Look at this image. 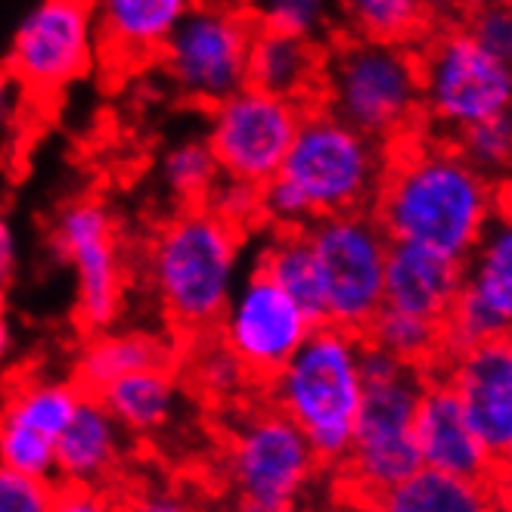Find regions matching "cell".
<instances>
[{
    "instance_id": "4dcf8cb0",
    "label": "cell",
    "mask_w": 512,
    "mask_h": 512,
    "mask_svg": "<svg viewBox=\"0 0 512 512\" xmlns=\"http://www.w3.org/2000/svg\"><path fill=\"white\" fill-rule=\"evenodd\" d=\"M249 13L261 32H274L317 47H326V35L336 25L333 7L323 4V0H267V4L249 7Z\"/></svg>"
},
{
    "instance_id": "277c9868",
    "label": "cell",
    "mask_w": 512,
    "mask_h": 512,
    "mask_svg": "<svg viewBox=\"0 0 512 512\" xmlns=\"http://www.w3.org/2000/svg\"><path fill=\"white\" fill-rule=\"evenodd\" d=\"M317 106L382 146L419 134L423 90L416 50L342 35L323 47Z\"/></svg>"
},
{
    "instance_id": "d4e9b609",
    "label": "cell",
    "mask_w": 512,
    "mask_h": 512,
    "mask_svg": "<svg viewBox=\"0 0 512 512\" xmlns=\"http://www.w3.org/2000/svg\"><path fill=\"white\" fill-rule=\"evenodd\" d=\"M500 481H472L419 469L373 506L379 512H500Z\"/></svg>"
},
{
    "instance_id": "44dd1931",
    "label": "cell",
    "mask_w": 512,
    "mask_h": 512,
    "mask_svg": "<svg viewBox=\"0 0 512 512\" xmlns=\"http://www.w3.org/2000/svg\"><path fill=\"white\" fill-rule=\"evenodd\" d=\"M187 7V0H106V4H94L97 56L115 66L153 63Z\"/></svg>"
},
{
    "instance_id": "ba28073f",
    "label": "cell",
    "mask_w": 512,
    "mask_h": 512,
    "mask_svg": "<svg viewBox=\"0 0 512 512\" xmlns=\"http://www.w3.org/2000/svg\"><path fill=\"white\" fill-rule=\"evenodd\" d=\"M423 376V370H407L391 382L364 388L351 450L339 466V481L354 503H376L423 469L413 441V416L423 395Z\"/></svg>"
},
{
    "instance_id": "30bf717a",
    "label": "cell",
    "mask_w": 512,
    "mask_h": 512,
    "mask_svg": "<svg viewBox=\"0 0 512 512\" xmlns=\"http://www.w3.org/2000/svg\"><path fill=\"white\" fill-rule=\"evenodd\" d=\"M230 410L224 469L236 500L295 503L320 472L305 435L264 398Z\"/></svg>"
},
{
    "instance_id": "ffe728a7",
    "label": "cell",
    "mask_w": 512,
    "mask_h": 512,
    "mask_svg": "<svg viewBox=\"0 0 512 512\" xmlns=\"http://www.w3.org/2000/svg\"><path fill=\"white\" fill-rule=\"evenodd\" d=\"M125 460V432L94 395H81L53 450L56 488H109Z\"/></svg>"
},
{
    "instance_id": "9c48e42d",
    "label": "cell",
    "mask_w": 512,
    "mask_h": 512,
    "mask_svg": "<svg viewBox=\"0 0 512 512\" xmlns=\"http://www.w3.org/2000/svg\"><path fill=\"white\" fill-rule=\"evenodd\" d=\"M255 32L249 7L190 4L168 35L159 63L180 94L212 109L246 87Z\"/></svg>"
},
{
    "instance_id": "836d02e7",
    "label": "cell",
    "mask_w": 512,
    "mask_h": 512,
    "mask_svg": "<svg viewBox=\"0 0 512 512\" xmlns=\"http://www.w3.org/2000/svg\"><path fill=\"white\" fill-rule=\"evenodd\" d=\"M261 224L267 230H308L314 224V215L289 180L283 174H277L274 180H267L261 187Z\"/></svg>"
},
{
    "instance_id": "f35d334b",
    "label": "cell",
    "mask_w": 512,
    "mask_h": 512,
    "mask_svg": "<svg viewBox=\"0 0 512 512\" xmlns=\"http://www.w3.org/2000/svg\"><path fill=\"white\" fill-rule=\"evenodd\" d=\"M16 267H19V239L13 221L0 212V301L10 292L16 280Z\"/></svg>"
},
{
    "instance_id": "8992f818",
    "label": "cell",
    "mask_w": 512,
    "mask_h": 512,
    "mask_svg": "<svg viewBox=\"0 0 512 512\" xmlns=\"http://www.w3.org/2000/svg\"><path fill=\"white\" fill-rule=\"evenodd\" d=\"M423 128L454 140L463 131L506 115L512 103V69L481 47L460 22H441L416 47Z\"/></svg>"
},
{
    "instance_id": "60d3db41",
    "label": "cell",
    "mask_w": 512,
    "mask_h": 512,
    "mask_svg": "<svg viewBox=\"0 0 512 512\" xmlns=\"http://www.w3.org/2000/svg\"><path fill=\"white\" fill-rule=\"evenodd\" d=\"M227 512H301L295 503H261V500H233Z\"/></svg>"
},
{
    "instance_id": "ac0fdd59",
    "label": "cell",
    "mask_w": 512,
    "mask_h": 512,
    "mask_svg": "<svg viewBox=\"0 0 512 512\" xmlns=\"http://www.w3.org/2000/svg\"><path fill=\"white\" fill-rule=\"evenodd\" d=\"M413 441L423 469L472 481H500L503 466L469 429L454 388L438 367L426 370L423 376V395H419L413 416Z\"/></svg>"
},
{
    "instance_id": "603a6c76",
    "label": "cell",
    "mask_w": 512,
    "mask_h": 512,
    "mask_svg": "<svg viewBox=\"0 0 512 512\" xmlns=\"http://www.w3.org/2000/svg\"><path fill=\"white\" fill-rule=\"evenodd\" d=\"M323 72V47L292 41L274 32H255L249 50L246 87L264 90L270 97H280L298 106H314L320 94Z\"/></svg>"
},
{
    "instance_id": "9a60e30c",
    "label": "cell",
    "mask_w": 512,
    "mask_h": 512,
    "mask_svg": "<svg viewBox=\"0 0 512 512\" xmlns=\"http://www.w3.org/2000/svg\"><path fill=\"white\" fill-rule=\"evenodd\" d=\"M512 326V224L509 212L478 239L466 258V280L454 308L441 323L444 357L478 345L506 342Z\"/></svg>"
},
{
    "instance_id": "f546056e",
    "label": "cell",
    "mask_w": 512,
    "mask_h": 512,
    "mask_svg": "<svg viewBox=\"0 0 512 512\" xmlns=\"http://www.w3.org/2000/svg\"><path fill=\"white\" fill-rule=\"evenodd\" d=\"M159 177L165 190L184 205V208H199L205 205L208 193L215 190L221 180V168L212 156V149L202 137L180 140L165 149L159 162Z\"/></svg>"
},
{
    "instance_id": "484cf974",
    "label": "cell",
    "mask_w": 512,
    "mask_h": 512,
    "mask_svg": "<svg viewBox=\"0 0 512 512\" xmlns=\"http://www.w3.org/2000/svg\"><path fill=\"white\" fill-rule=\"evenodd\" d=\"M252 270L264 274L283 295H289L317 326L323 323L320 277H317V264L305 239V230H286V233L267 230V236L255 249Z\"/></svg>"
},
{
    "instance_id": "cb8c5ba5",
    "label": "cell",
    "mask_w": 512,
    "mask_h": 512,
    "mask_svg": "<svg viewBox=\"0 0 512 512\" xmlns=\"http://www.w3.org/2000/svg\"><path fill=\"white\" fill-rule=\"evenodd\" d=\"M184 385L174 367L131 373L106 385L97 401L115 419V426L131 435H156L168 429L177 416Z\"/></svg>"
},
{
    "instance_id": "4fadbf2b",
    "label": "cell",
    "mask_w": 512,
    "mask_h": 512,
    "mask_svg": "<svg viewBox=\"0 0 512 512\" xmlns=\"http://www.w3.org/2000/svg\"><path fill=\"white\" fill-rule=\"evenodd\" d=\"M97 59L94 4L81 0H41L28 10L10 41L7 72L19 87L56 94L84 78Z\"/></svg>"
},
{
    "instance_id": "8d00e7d4",
    "label": "cell",
    "mask_w": 512,
    "mask_h": 512,
    "mask_svg": "<svg viewBox=\"0 0 512 512\" xmlns=\"http://www.w3.org/2000/svg\"><path fill=\"white\" fill-rule=\"evenodd\" d=\"M122 512H208V506L184 488L146 485L122 497Z\"/></svg>"
},
{
    "instance_id": "3957f363",
    "label": "cell",
    "mask_w": 512,
    "mask_h": 512,
    "mask_svg": "<svg viewBox=\"0 0 512 512\" xmlns=\"http://www.w3.org/2000/svg\"><path fill=\"white\" fill-rule=\"evenodd\" d=\"M360 398V336L329 323L314 326L289 364L264 385V401L292 419L320 469L333 472L351 450Z\"/></svg>"
},
{
    "instance_id": "5b68a950",
    "label": "cell",
    "mask_w": 512,
    "mask_h": 512,
    "mask_svg": "<svg viewBox=\"0 0 512 512\" xmlns=\"http://www.w3.org/2000/svg\"><path fill=\"white\" fill-rule=\"evenodd\" d=\"M388 146L364 137L323 106H308L280 174L305 196L314 221L370 212L382 187Z\"/></svg>"
},
{
    "instance_id": "7bdbcfd3",
    "label": "cell",
    "mask_w": 512,
    "mask_h": 512,
    "mask_svg": "<svg viewBox=\"0 0 512 512\" xmlns=\"http://www.w3.org/2000/svg\"><path fill=\"white\" fill-rule=\"evenodd\" d=\"M345 512H379V509H376L373 503H354V500H351V506H348Z\"/></svg>"
},
{
    "instance_id": "d6986e66",
    "label": "cell",
    "mask_w": 512,
    "mask_h": 512,
    "mask_svg": "<svg viewBox=\"0 0 512 512\" xmlns=\"http://www.w3.org/2000/svg\"><path fill=\"white\" fill-rule=\"evenodd\" d=\"M466 280V261L450 255L391 243L385 258V283H382V308L401 311L429 323H444Z\"/></svg>"
},
{
    "instance_id": "2e32d148",
    "label": "cell",
    "mask_w": 512,
    "mask_h": 512,
    "mask_svg": "<svg viewBox=\"0 0 512 512\" xmlns=\"http://www.w3.org/2000/svg\"><path fill=\"white\" fill-rule=\"evenodd\" d=\"M81 401L66 379H28L0 401V466L53 481V450Z\"/></svg>"
},
{
    "instance_id": "d6a6232c",
    "label": "cell",
    "mask_w": 512,
    "mask_h": 512,
    "mask_svg": "<svg viewBox=\"0 0 512 512\" xmlns=\"http://www.w3.org/2000/svg\"><path fill=\"white\" fill-rule=\"evenodd\" d=\"M205 208L215 218H221L227 227L249 236L252 230L261 227V187L243 184V180L221 177L215 184V190L208 193Z\"/></svg>"
},
{
    "instance_id": "74e56055",
    "label": "cell",
    "mask_w": 512,
    "mask_h": 512,
    "mask_svg": "<svg viewBox=\"0 0 512 512\" xmlns=\"http://www.w3.org/2000/svg\"><path fill=\"white\" fill-rule=\"evenodd\" d=\"M50 512H122V497L112 488H56Z\"/></svg>"
},
{
    "instance_id": "7c38bea8",
    "label": "cell",
    "mask_w": 512,
    "mask_h": 512,
    "mask_svg": "<svg viewBox=\"0 0 512 512\" xmlns=\"http://www.w3.org/2000/svg\"><path fill=\"white\" fill-rule=\"evenodd\" d=\"M308 106H298L264 90L243 87L208 109L205 143L221 168V177L264 187L286 162Z\"/></svg>"
},
{
    "instance_id": "4316f807",
    "label": "cell",
    "mask_w": 512,
    "mask_h": 512,
    "mask_svg": "<svg viewBox=\"0 0 512 512\" xmlns=\"http://www.w3.org/2000/svg\"><path fill=\"white\" fill-rule=\"evenodd\" d=\"M177 357L184 364V379L187 385L202 395V401L215 407H239L252 401V391L261 388L252 373L215 333L196 336L177 345Z\"/></svg>"
},
{
    "instance_id": "b9f144b4",
    "label": "cell",
    "mask_w": 512,
    "mask_h": 512,
    "mask_svg": "<svg viewBox=\"0 0 512 512\" xmlns=\"http://www.w3.org/2000/svg\"><path fill=\"white\" fill-rule=\"evenodd\" d=\"M13 348H16V329H13L7 311L0 308V364H4V360L13 354Z\"/></svg>"
},
{
    "instance_id": "7402d4cb",
    "label": "cell",
    "mask_w": 512,
    "mask_h": 512,
    "mask_svg": "<svg viewBox=\"0 0 512 512\" xmlns=\"http://www.w3.org/2000/svg\"><path fill=\"white\" fill-rule=\"evenodd\" d=\"M177 357V348L146 329H106V333L87 336L75 360V385L81 395H100L118 379L143 370H165Z\"/></svg>"
},
{
    "instance_id": "e0dca14e",
    "label": "cell",
    "mask_w": 512,
    "mask_h": 512,
    "mask_svg": "<svg viewBox=\"0 0 512 512\" xmlns=\"http://www.w3.org/2000/svg\"><path fill=\"white\" fill-rule=\"evenodd\" d=\"M438 370L454 388L463 416L488 454L506 466L512 454V345L491 342L444 357Z\"/></svg>"
},
{
    "instance_id": "1f68e13d",
    "label": "cell",
    "mask_w": 512,
    "mask_h": 512,
    "mask_svg": "<svg viewBox=\"0 0 512 512\" xmlns=\"http://www.w3.org/2000/svg\"><path fill=\"white\" fill-rule=\"evenodd\" d=\"M457 146V153L481 174L503 187V180L512 165V115H497L481 122L460 137L450 140Z\"/></svg>"
},
{
    "instance_id": "6da1fadb",
    "label": "cell",
    "mask_w": 512,
    "mask_h": 512,
    "mask_svg": "<svg viewBox=\"0 0 512 512\" xmlns=\"http://www.w3.org/2000/svg\"><path fill=\"white\" fill-rule=\"evenodd\" d=\"M503 208V187L481 177L450 140L423 128L388 146L385 177L370 215L388 243H410L466 261Z\"/></svg>"
},
{
    "instance_id": "83f0119b",
    "label": "cell",
    "mask_w": 512,
    "mask_h": 512,
    "mask_svg": "<svg viewBox=\"0 0 512 512\" xmlns=\"http://www.w3.org/2000/svg\"><path fill=\"white\" fill-rule=\"evenodd\" d=\"M339 22L348 28V38L395 44V47H419L432 32L435 19L432 7L419 0H351L339 7Z\"/></svg>"
},
{
    "instance_id": "5bb4252c",
    "label": "cell",
    "mask_w": 512,
    "mask_h": 512,
    "mask_svg": "<svg viewBox=\"0 0 512 512\" xmlns=\"http://www.w3.org/2000/svg\"><path fill=\"white\" fill-rule=\"evenodd\" d=\"M314 326L317 323L289 295L258 270H249L246 277H239L215 336L243 360V367L264 388L305 345Z\"/></svg>"
},
{
    "instance_id": "f1b7e54d",
    "label": "cell",
    "mask_w": 512,
    "mask_h": 512,
    "mask_svg": "<svg viewBox=\"0 0 512 512\" xmlns=\"http://www.w3.org/2000/svg\"><path fill=\"white\" fill-rule=\"evenodd\" d=\"M364 342L395 354L398 360H404L407 367L416 370H432L444 360V339H441V326L429 323V320H419L401 311H391L382 308L370 326L364 329Z\"/></svg>"
},
{
    "instance_id": "7a4b0ae2",
    "label": "cell",
    "mask_w": 512,
    "mask_h": 512,
    "mask_svg": "<svg viewBox=\"0 0 512 512\" xmlns=\"http://www.w3.org/2000/svg\"><path fill=\"white\" fill-rule=\"evenodd\" d=\"M246 236L205 205L180 208L149 243L146 277L180 342L215 333L239 283Z\"/></svg>"
},
{
    "instance_id": "52a82bcc",
    "label": "cell",
    "mask_w": 512,
    "mask_h": 512,
    "mask_svg": "<svg viewBox=\"0 0 512 512\" xmlns=\"http://www.w3.org/2000/svg\"><path fill=\"white\" fill-rule=\"evenodd\" d=\"M305 239L320 277L323 323L364 336L382 311L388 236L370 212H354L314 221Z\"/></svg>"
},
{
    "instance_id": "8fae6325",
    "label": "cell",
    "mask_w": 512,
    "mask_h": 512,
    "mask_svg": "<svg viewBox=\"0 0 512 512\" xmlns=\"http://www.w3.org/2000/svg\"><path fill=\"white\" fill-rule=\"evenodd\" d=\"M50 246L75 274V314L87 336L106 333L125 308V261L115 218L100 199H75L56 215Z\"/></svg>"
},
{
    "instance_id": "d590c367",
    "label": "cell",
    "mask_w": 512,
    "mask_h": 512,
    "mask_svg": "<svg viewBox=\"0 0 512 512\" xmlns=\"http://www.w3.org/2000/svg\"><path fill=\"white\" fill-rule=\"evenodd\" d=\"M56 485L0 466V512H50Z\"/></svg>"
},
{
    "instance_id": "ab89813d",
    "label": "cell",
    "mask_w": 512,
    "mask_h": 512,
    "mask_svg": "<svg viewBox=\"0 0 512 512\" xmlns=\"http://www.w3.org/2000/svg\"><path fill=\"white\" fill-rule=\"evenodd\" d=\"M19 97L22 87L16 84V78L0 66V140H4L19 115Z\"/></svg>"
},
{
    "instance_id": "e575fe53",
    "label": "cell",
    "mask_w": 512,
    "mask_h": 512,
    "mask_svg": "<svg viewBox=\"0 0 512 512\" xmlns=\"http://www.w3.org/2000/svg\"><path fill=\"white\" fill-rule=\"evenodd\" d=\"M460 25L488 53L503 59V63H512V10L506 4L469 7V16Z\"/></svg>"
}]
</instances>
